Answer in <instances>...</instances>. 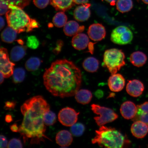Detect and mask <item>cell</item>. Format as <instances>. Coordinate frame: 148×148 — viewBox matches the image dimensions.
Returning <instances> with one entry per match:
<instances>
[{
    "label": "cell",
    "instance_id": "cell-1",
    "mask_svg": "<svg viewBox=\"0 0 148 148\" xmlns=\"http://www.w3.org/2000/svg\"><path fill=\"white\" fill-rule=\"evenodd\" d=\"M44 86L55 97H73L79 90L82 82L80 69L73 62L66 60L53 63L43 75Z\"/></svg>",
    "mask_w": 148,
    "mask_h": 148
},
{
    "label": "cell",
    "instance_id": "cell-2",
    "mask_svg": "<svg viewBox=\"0 0 148 148\" xmlns=\"http://www.w3.org/2000/svg\"><path fill=\"white\" fill-rule=\"evenodd\" d=\"M50 110V106L41 96H35L27 100L21 107L23 118L18 132L25 143H40L46 138V125L44 116Z\"/></svg>",
    "mask_w": 148,
    "mask_h": 148
},
{
    "label": "cell",
    "instance_id": "cell-3",
    "mask_svg": "<svg viewBox=\"0 0 148 148\" xmlns=\"http://www.w3.org/2000/svg\"><path fill=\"white\" fill-rule=\"evenodd\" d=\"M9 8L6 14L7 23L18 33L31 32L39 27L38 22L29 17L21 8L12 4L9 5Z\"/></svg>",
    "mask_w": 148,
    "mask_h": 148
},
{
    "label": "cell",
    "instance_id": "cell-4",
    "mask_svg": "<svg viewBox=\"0 0 148 148\" xmlns=\"http://www.w3.org/2000/svg\"><path fill=\"white\" fill-rule=\"evenodd\" d=\"M95 136L92 140L93 144L101 147L121 148L128 145V140L119 131L114 128L101 126L95 131Z\"/></svg>",
    "mask_w": 148,
    "mask_h": 148
},
{
    "label": "cell",
    "instance_id": "cell-5",
    "mask_svg": "<svg viewBox=\"0 0 148 148\" xmlns=\"http://www.w3.org/2000/svg\"><path fill=\"white\" fill-rule=\"evenodd\" d=\"M124 53L121 50L112 49L105 51L103 55V66L113 75L117 73L125 64Z\"/></svg>",
    "mask_w": 148,
    "mask_h": 148
},
{
    "label": "cell",
    "instance_id": "cell-6",
    "mask_svg": "<svg viewBox=\"0 0 148 148\" xmlns=\"http://www.w3.org/2000/svg\"><path fill=\"white\" fill-rule=\"evenodd\" d=\"M91 107L94 113L99 115L95 116L94 119L99 126L113 121L118 117V114L110 108L95 104H92Z\"/></svg>",
    "mask_w": 148,
    "mask_h": 148
},
{
    "label": "cell",
    "instance_id": "cell-7",
    "mask_svg": "<svg viewBox=\"0 0 148 148\" xmlns=\"http://www.w3.org/2000/svg\"><path fill=\"white\" fill-rule=\"evenodd\" d=\"M133 39V34L130 29L125 26H120L112 31L111 40L114 43L125 45L131 43Z\"/></svg>",
    "mask_w": 148,
    "mask_h": 148
},
{
    "label": "cell",
    "instance_id": "cell-8",
    "mask_svg": "<svg viewBox=\"0 0 148 148\" xmlns=\"http://www.w3.org/2000/svg\"><path fill=\"white\" fill-rule=\"evenodd\" d=\"M79 114V112H76L74 109L66 107L60 111L58 115V120L62 125L71 127L77 122Z\"/></svg>",
    "mask_w": 148,
    "mask_h": 148
},
{
    "label": "cell",
    "instance_id": "cell-9",
    "mask_svg": "<svg viewBox=\"0 0 148 148\" xmlns=\"http://www.w3.org/2000/svg\"><path fill=\"white\" fill-rule=\"evenodd\" d=\"M0 57L1 72L5 78H9L13 74L15 64L9 60L8 51L5 48H1Z\"/></svg>",
    "mask_w": 148,
    "mask_h": 148
},
{
    "label": "cell",
    "instance_id": "cell-10",
    "mask_svg": "<svg viewBox=\"0 0 148 148\" xmlns=\"http://www.w3.org/2000/svg\"><path fill=\"white\" fill-rule=\"evenodd\" d=\"M88 34L89 37L93 41H101L105 38L106 35V29L101 24H92L88 28Z\"/></svg>",
    "mask_w": 148,
    "mask_h": 148
},
{
    "label": "cell",
    "instance_id": "cell-11",
    "mask_svg": "<svg viewBox=\"0 0 148 148\" xmlns=\"http://www.w3.org/2000/svg\"><path fill=\"white\" fill-rule=\"evenodd\" d=\"M125 84V79L119 73L113 74L109 77L108 86L111 91L119 92L123 90Z\"/></svg>",
    "mask_w": 148,
    "mask_h": 148
},
{
    "label": "cell",
    "instance_id": "cell-12",
    "mask_svg": "<svg viewBox=\"0 0 148 148\" xmlns=\"http://www.w3.org/2000/svg\"><path fill=\"white\" fill-rule=\"evenodd\" d=\"M144 89L143 83L138 79L129 81L127 85V93L133 97H139L143 93Z\"/></svg>",
    "mask_w": 148,
    "mask_h": 148
},
{
    "label": "cell",
    "instance_id": "cell-13",
    "mask_svg": "<svg viewBox=\"0 0 148 148\" xmlns=\"http://www.w3.org/2000/svg\"><path fill=\"white\" fill-rule=\"evenodd\" d=\"M90 6V4L87 3L77 7L74 10V18L79 22H84L87 20L90 15L89 8Z\"/></svg>",
    "mask_w": 148,
    "mask_h": 148
},
{
    "label": "cell",
    "instance_id": "cell-14",
    "mask_svg": "<svg viewBox=\"0 0 148 148\" xmlns=\"http://www.w3.org/2000/svg\"><path fill=\"white\" fill-rule=\"evenodd\" d=\"M137 107L132 102L127 101L125 102L120 107V113L125 119H132L136 115Z\"/></svg>",
    "mask_w": 148,
    "mask_h": 148
},
{
    "label": "cell",
    "instance_id": "cell-15",
    "mask_svg": "<svg viewBox=\"0 0 148 148\" xmlns=\"http://www.w3.org/2000/svg\"><path fill=\"white\" fill-rule=\"evenodd\" d=\"M131 132L133 136L138 138H143L148 133V125L142 121H134L131 127Z\"/></svg>",
    "mask_w": 148,
    "mask_h": 148
},
{
    "label": "cell",
    "instance_id": "cell-16",
    "mask_svg": "<svg viewBox=\"0 0 148 148\" xmlns=\"http://www.w3.org/2000/svg\"><path fill=\"white\" fill-rule=\"evenodd\" d=\"M89 43V39L87 36L83 33H78L74 36L72 40V44L75 49L78 50H84Z\"/></svg>",
    "mask_w": 148,
    "mask_h": 148
},
{
    "label": "cell",
    "instance_id": "cell-17",
    "mask_svg": "<svg viewBox=\"0 0 148 148\" xmlns=\"http://www.w3.org/2000/svg\"><path fill=\"white\" fill-rule=\"evenodd\" d=\"M84 29V26H79V24L77 22L74 21H70L67 22L64 28L65 34L66 36H75L82 32Z\"/></svg>",
    "mask_w": 148,
    "mask_h": 148
},
{
    "label": "cell",
    "instance_id": "cell-18",
    "mask_svg": "<svg viewBox=\"0 0 148 148\" xmlns=\"http://www.w3.org/2000/svg\"><path fill=\"white\" fill-rule=\"evenodd\" d=\"M56 140L58 145L62 147H66L71 145L73 138L69 131L63 130L60 131L57 134Z\"/></svg>",
    "mask_w": 148,
    "mask_h": 148
},
{
    "label": "cell",
    "instance_id": "cell-19",
    "mask_svg": "<svg viewBox=\"0 0 148 148\" xmlns=\"http://www.w3.org/2000/svg\"><path fill=\"white\" fill-rule=\"evenodd\" d=\"M136 115L132 120L133 121H142L148 125V101L145 102L143 104L137 106Z\"/></svg>",
    "mask_w": 148,
    "mask_h": 148
},
{
    "label": "cell",
    "instance_id": "cell-20",
    "mask_svg": "<svg viewBox=\"0 0 148 148\" xmlns=\"http://www.w3.org/2000/svg\"><path fill=\"white\" fill-rule=\"evenodd\" d=\"M51 5L57 11L65 12L73 7V0H51Z\"/></svg>",
    "mask_w": 148,
    "mask_h": 148
},
{
    "label": "cell",
    "instance_id": "cell-21",
    "mask_svg": "<svg viewBox=\"0 0 148 148\" xmlns=\"http://www.w3.org/2000/svg\"><path fill=\"white\" fill-rule=\"evenodd\" d=\"M131 64L137 67H140L145 64L147 60V56L141 51L134 52L130 57Z\"/></svg>",
    "mask_w": 148,
    "mask_h": 148
},
{
    "label": "cell",
    "instance_id": "cell-22",
    "mask_svg": "<svg viewBox=\"0 0 148 148\" xmlns=\"http://www.w3.org/2000/svg\"><path fill=\"white\" fill-rule=\"evenodd\" d=\"M75 96L77 102L83 105L88 104L91 101L92 97L91 92L86 89L79 90Z\"/></svg>",
    "mask_w": 148,
    "mask_h": 148
},
{
    "label": "cell",
    "instance_id": "cell-23",
    "mask_svg": "<svg viewBox=\"0 0 148 148\" xmlns=\"http://www.w3.org/2000/svg\"><path fill=\"white\" fill-rule=\"evenodd\" d=\"M27 47L23 45L14 46L10 52L11 60L14 62H18L23 58L26 53Z\"/></svg>",
    "mask_w": 148,
    "mask_h": 148
},
{
    "label": "cell",
    "instance_id": "cell-24",
    "mask_svg": "<svg viewBox=\"0 0 148 148\" xmlns=\"http://www.w3.org/2000/svg\"><path fill=\"white\" fill-rule=\"evenodd\" d=\"M99 61L93 57H89L85 59L83 63V66L86 71L93 73L99 69Z\"/></svg>",
    "mask_w": 148,
    "mask_h": 148
},
{
    "label": "cell",
    "instance_id": "cell-25",
    "mask_svg": "<svg viewBox=\"0 0 148 148\" xmlns=\"http://www.w3.org/2000/svg\"><path fill=\"white\" fill-rule=\"evenodd\" d=\"M17 33L12 28L9 26L7 27L1 33V40L7 43H12L16 40L17 37Z\"/></svg>",
    "mask_w": 148,
    "mask_h": 148
},
{
    "label": "cell",
    "instance_id": "cell-26",
    "mask_svg": "<svg viewBox=\"0 0 148 148\" xmlns=\"http://www.w3.org/2000/svg\"><path fill=\"white\" fill-rule=\"evenodd\" d=\"M133 7L132 0H117L116 1V9L122 13L129 12Z\"/></svg>",
    "mask_w": 148,
    "mask_h": 148
},
{
    "label": "cell",
    "instance_id": "cell-27",
    "mask_svg": "<svg viewBox=\"0 0 148 148\" xmlns=\"http://www.w3.org/2000/svg\"><path fill=\"white\" fill-rule=\"evenodd\" d=\"M41 63V60L38 57H31L26 62L25 68L29 71H34L38 69Z\"/></svg>",
    "mask_w": 148,
    "mask_h": 148
},
{
    "label": "cell",
    "instance_id": "cell-28",
    "mask_svg": "<svg viewBox=\"0 0 148 148\" xmlns=\"http://www.w3.org/2000/svg\"><path fill=\"white\" fill-rule=\"evenodd\" d=\"M67 17L63 12L57 13L53 18V24L56 27H62L67 23Z\"/></svg>",
    "mask_w": 148,
    "mask_h": 148
},
{
    "label": "cell",
    "instance_id": "cell-29",
    "mask_svg": "<svg viewBox=\"0 0 148 148\" xmlns=\"http://www.w3.org/2000/svg\"><path fill=\"white\" fill-rule=\"evenodd\" d=\"M25 71L22 68H16L14 70L13 74V80L15 83H18L23 82L25 78Z\"/></svg>",
    "mask_w": 148,
    "mask_h": 148
},
{
    "label": "cell",
    "instance_id": "cell-30",
    "mask_svg": "<svg viewBox=\"0 0 148 148\" xmlns=\"http://www.w3.org/2000/svg\"><path fill=\"white\" fill-rule=\"evenodd\" d=\"M44 121L46 126L53 125L56 121V115L54 112L49 110L44 114Z\"/></svg>",
    "mask_w": 148,
    "mask_h": 148
},
{
    "label": "cell",
    "instance_id": "cell-31",
    "mask_svg": "<svg viewBox=\"0 0 148 148\" xmlns=\"http://www.w3.org/2000/svg\"><path fill=\"white\" fill-rule=\"evenodd\" d=\"M85 127L83 124L78 123H75L72 126L71 131L72 134L75 136H82L84 132Z\"/></svg>",
    "mask_w": 148,
    "mask_h": 148
},
{
    "label": "cell",
    "instance_id": "cell-32",
    "mask_svg": "<svg viewBox=\"0 0 148 148\" xmlns=\"http://www.w3.org/2000/svg\"><path fill=\"white\" fill-rule=\"evenodd\" d=\"M27 47L35 49L38 48L40 45V42L38 38L35 36H30L28 37L26 42Z\"/></svg>",
    "mask_w": 148,
    "mask_h": 148
},
{
    "label": "cell",
    "instance_id": "cell-33",
    "mask_svg": "<svg viewBox=\"0 0 148 148\" xmlns=\"http://www.w3.org/2000/svg\"><path fill=\"white\" fill-rule=\"evenodd\" d=\"M9 4L16 5L22 9L28 5L31 0H4Z\"/></svg>",
    "mask_w": 148,
    "mask_h": 148
},
{
    "label": "cell",
    "instance_id": "cell-34",
    "mask_svg": "<svg viewBox=\"0 0 148 148\" xmlns=\"http://www.w3.org/2000/svg\"><path fill=\"white\" fill-rule=\"evenodd\" d=\"M23 147L22 142L18 138H14L9 141L8 148H22Z\"/></svg>",
    "mask_w": 148,
    "mask_h": 148
},
{
    "label": "cell",
    "instance_id": "cell-35",
    "mask_svg": "<svg viewBox=\"0 0 148 148\" xmlns=\"http://www.w3.org/2000/svg\"><path fill=\"white\" fill-rule=\"evenodd\" d=\"M33 3L36 7L40 9H44L47 7L50 0H33Z\"/></svg>",
    "mask_w": 148,
    "mask_h": 148
},
{
    "label": "cell",
    "instance_id": "cell-36",
    "mask_svg": "<svg viewBox=\"0 0 148 148\" xmlns=\"http://www.w3.org/2000/svg\"><path fill=\"white\" fill-rule=\"evenodd\" d=\"M1 16L6 14L9 10V4L4 0H1Z\"/></svg>",
    "mask_w": 148,
    "mask_h": 148
},
{
    "label": "cell",
    "instance_id": "cell-37",
    "mask_svg": "<svg viewBox=\"0 0 148 148\" xmlns=\"http://www.w3.org/2000/svg\"><path fill=\"white\" fill-rule=\"evenodd\" d=\"M0 138H1V148L8 147V143L6 138L2 135H1Z\"/></svg>",
    "mask_w": 148,
    "mask_h": 148
},
{
    "label": "cell",
    "instance_id": "cell-38",
    "mask_svg": "<svg viewBox=\"0 0 148 148\" xmlns=\"http://www.w3.org/2000/svg\"><path fill=\"white\" fill-rule=\"evenodd\" d=\"M63 45V42L62 41L60 40L57 42L56 47L55 48L54 51H53L54 53L56 54H58L60 51Z\"/></svg>",
    "mask_w": 148,
    "mask_h": 148
},
{
    "label": "cell",
    "instance_id": "cell-39",
    "mask_svg": "<svg viewBox=\"0 0 148 148\" xmlns=\"http://www.w3.org/2000/svg\"><path fill=\"white\" fill-rule=\"evenodd\" d=\"M16 103L14 101H8L5 103L4 108L5 110H8L14 108Z\"/></svg>",
    "mask_w": 148,
    "mask_h": 148
},
{
    "label": "cell",
    "instance_id": "cell-40",
    "mask_svg": "<svg viewBox=\"0 0 148 148\" xmlns=\"http://www.w3.org/2000/svg\"><path fill=\"white\" fill-rule=\"evenodd\" d=\"M10 128L11 131L13 132H18L19 130V127L18 126L16 123L11 125Z\"/></svg>",
    "mask_w": 148,
    "mask_h": 148
},
{
    "label": "cell",
    "instance_id": "cell-41",
    "mask_svg": "<svg viewBox=\"0 0 148 148\" xmlns=\"http://www.w3.org/2000/svg\"><path fill=\"white\" fill-rule=\"evenodd\" d=\"M89 0H73L74 2L76 4L80 5L87 3Z\"/></svg>",
    "mask_w": 148,
    "mask_h": 148
},
{
    "label": "cell",
    "instance_id": "cell-42",
    "mask_svg": "<svg viewBox=\"0 0 148 148\" xmlns=\"http://www.w3.org/2000/svg\"><path fill=\"white\" fill-rule=\"evenodd\" d=\"M13 119L12 116L10 114H7L5 116V121L7 123H10L12 121Z\"/></svg>",
    "mask_w": 148,
    "mask_h": 148
},
{
    "label": "cell",
    "instance_id": "cell-43",
    "mask_svg": "<svg viewBox=\"0 0 148 148\" xmlns=\"http://www.w3.org/2000/svg\"><path fill=\"white\" fill-rule=\"evenodd\" d=\"M0 22H1V26H0V28H1V30L3 28V27H4L5 25V22L4 18L2 17L1 16L0 18Z\"/></svg>",
    "mask_w": 148,
    "mask_h": 148
},
{
    "label": "cell",
    "instance_id": "cell-44",
    "mask_svg": "<svg viewBox=\"0 0 148 148\" xmlns=\"http://www.w3.org/2000/svg\"><path fill=\"white\" fill-rule=\"evenodd\" d=\"M105 1L110 3L112 5H115L116 2L117 1V0H105Z\"/></svg>",
    "mask_w": 148,
    "mask_h": 148
},
{
    "label": "cell",
    "instance_id": "cell-45",
    "mask_svg": "<svg viewBox=\"0 0 148 148\" xmlns=\"http://www.w3.org/2000/svg\"><path fill=\"white\" fill-rule=\"evenodd\" d=\"M0 77H1V79H0V82H1V84L2 83L3 81H4V76L3 75V74L1 72V75H0Z\"/></svg>",
    "mask_w": 148,
    "mask_h": 148
},
{
    "label": "cell",
    "instance_id": "cell-46",
    "mask_svg": "<svg viewBox=\"0 0 148 148\" xmlns=\"http://www.w3.org/2000/svg\"><path fill=\"white\" fill-rule=\"evenodd\" d=\"M144 3L148 4V0H142Z\"/></svg>",
    "mask_w": 148,
    "mask_h": 148
},
{
    "label": "cell",
    "instance_id": "cell-47",
    "mask_svg": "<svg viewBox=\"0 0 148 148\" xmlns=\"http://www.w3.org/2000/svg\"><path fill=\"white\" fill-rule=\"evenodd\" d=\"M18 42H19V43L21 44H23V41H22V40H18Z\"/></svg>",
    "mask_w": 148,
    "mask_h": 148
}]
</instances>
